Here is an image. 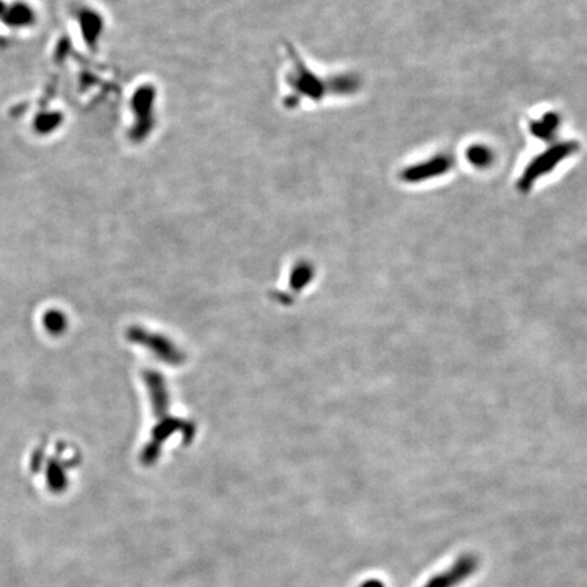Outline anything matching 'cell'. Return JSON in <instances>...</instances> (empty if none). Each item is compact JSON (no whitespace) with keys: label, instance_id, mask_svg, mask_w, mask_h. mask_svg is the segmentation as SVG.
Returning <instances> with one entry per match:
<instances>
[{"label":"cell","instance_id":"6da1fadb","mask_svg":"<svg viewBox=\"0 0 587 587\" xmlns=\"http://www.w3.org/2000/svg\"><path fill=\"white\" fill-rule=\"evenodd\" d=\"M579 144L575 141L569 142L557 143L552 148L538 155L536 160H533L527 166V170L524 172L522 177L518 181V188L522 192L529 191L533 183H536L540 177L547 176L549 172H552L559 163L563 160L572 155L575 151H578Z\"/></svg>","mask_w":587,"mask_h":587},{"label":"cell","instance_id":"7a4b0ae2","mask_svg":"<svg viewBox=\"0 0 587 587\" xmlns=\"http://www.w3.org/2000/svg\"><path fill=\"white\" fill-rule=\"evenodd\" d=\"M477 557L473 555H464L456 560L450 567L434 575L422 587H454L461 585L477 569Z\"/></svg>","mask_w":587,"mask_h":587},{"label":"cell","instance_id":"3957f363","mask_svg":"<svg viewBox=\"0 0 587 587\" xmlns=\"http://www.w3.org/2000/svg\"><path fill=\"white\" fill-rule=\"evenodd\" d=\"M453 166V160L450 155L439 154L437 157L430 158L425 162L418 163L415 166H409L401 173L403 180L406 183H420L427 181L434 177H439L447 173Z\"/></svg>","mask_w":587,"mask_h":587},{"label":"cell","instance_id":"277c9868","mask_svg":"<svg viewBox=\"0 0 587 587\" xmlns=\"http://www.w3.org/2000/svg\"><path fill=\"white\" fill-rule=\"evenodd\" d=\"M560 117L557 113H547L538 120L530 122V132L543 141H552L557 135Z\"/></svg>","mask_w":587,"mask_h":587},{"label":"cell","instance_id":"5b68a950","mask_svg":"<svg viewBox=\"0 0 587 587\" xmlns=\"http://www.w3.org/2000/svg\"><path fill=\"white\" fill-rule=\"evenodd\" d=\"M466 158L473 166H476L479 169H486L489 165H492L495 155H494L491 148L479 144V146L470 147L466 151Z\"/></svg>","mask_w":587,"mask_h":587},{"label":"cell","instance_id":"8992f818","mask_svg":"<svg viewBox=\"0 0 587 587\" xmlns=\"http://www.w3.org/2000/svg\"><path fill=\"white\" fill-rule=\"evenodd\" d=\"M363 587H384L382 586V583H380V582H377V581H370V582H367L365 586Z\"/></svg>","mask_w":587,"mask_h":587}]
</instances>
